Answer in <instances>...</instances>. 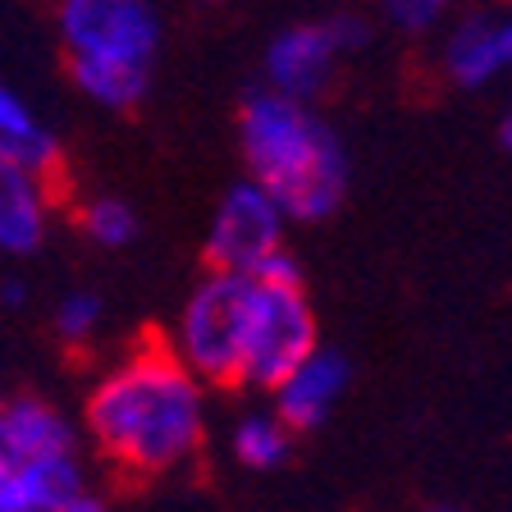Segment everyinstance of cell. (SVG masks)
Wrapping results in <instances>:
<instances>
[{
	"label": "cell",
	"mask_w": 512,
	"mask_h": 512,
	"mask_svg": "<svg viewBox=\"0 0 512 512\" xmlns=\"http://www.w3.org/2000/svg\"><path fill=\"white\" fill-rule=\"evenodd\" d=\"M55 215V179L0 156V252L28 256L46 243Z\"/></svg>",
	"instance_id": "9"
},
{
	"label": "cell",
	"mask_w": 512,
	"mask_h": 512,
	"mask_svg": "<svg viewBox=\"0 0 512 512\" xmlns=\"http://www.w3.org/2000/svg\"><path fill=\"white\" fill-rule=\"evenodd\" d=\"M439 69H444L448 83L476 87L494 83L499 74H508V55H503V32L494 14H467L448 28L444 46H439Z\"/></svg>",
	"instance_id": "11"
},
{
	"label": "cell",
	"mask_w": 512,
	"mask_h": 512,
	"mask_svg": "<svg viewBox=\"0 0 512 512\" xmlns=\"http://www.w3.org/2000/svg\"><path fill=\"white\" fill-rule=\"evenodd\" d=\"M426 512H462V508H426Z\"/></svg>",
	"instance_id": "24"
},
{
	"label": "cell",
	"mask_w": 512,
	"mask_h": 512,
	"mask_svg": "<svg viewBox=\"0 0 512 512\" xmlns=\"http://www.w3.org/2000/svg\"><path fill=\"white\" fill-rule=\"evenodd\" d=\"M101 330V298L96 293H64L55 302V334L64 343H87Z\"/></svg>",
	"instance_id": "16"
},
{
	"label": "cell",
	"mask_w": 512,
	"mask_h": 512,
	"mask_svg": "<svg viewBox=\"0 0 512 512\" xmlns=\"http://www.w3.org/2000/svg\"><path fill=\"white\" fill-rule=\"evenodd\" d=\"M87 435L124 476H170L206 444V384L170 343H138L96 380Z\"/></svg>",
	"instance_id": "1"
},
{
	"label": "cell",
	"mask_w": 512,
	"mask_h": 512,
	"mask_svg": "<svg viewBox=\"0 0 512 512\" xmlns=\"http://www.w3.org/2000/svg\"><path fill=\"white\" fill-rule=\"evenodd\" d=\"M60 512H106V508H101V503H96V499H92V494H87V490H83V494H78V499H69V503H64V508H60Z\"/></svg>",
	"instance_id": "18"
},
{
	"label": "cell",
	"mask_w": 512,
	"mask_h": 512,
	"mask_svg": "<svg viewBox=\"0 0 512 512\" xmlns=\"http://www.w3.org/2000/svg\"><path fill=\"white\" fill-rule=\"evenodd\" d=\"M252 279L229 270H206L192 284L179 320H174V357L202 384H238L243 371V334Z\"/></svg>",
	"instance_id": "5"
},
{
	"label": "cell",
	"mask_w": 512,
	"mask_h": 512,
	"mask_svg": "<svg viewBox=\"0 0 512 512\" xmlns=\"http://www.w3.org/2000/svg\"><path fill=\"white\" fill-rule=\"evenodd\" d=\"M288 234V215L261 183L243 179L215 202V215L206 224V266L229 275H261L266 261H275Z\"/></svg>",
	"instance_id": "6"
},
{
	"label": "cell",
	"mask_w": 512,
	"mask_h": 512,
	"mask_svg": "<svg viewBox=\"0 0 512 512\" xmlns=\"http://www.w3.org/2000/svg\"><path fill=\"white\" fill-rule=\"evenodd\" d=\"M0 293H5V302H10V307H23V298H28V288H23L19 279H10V284L0 288Z\"/></svg>",
	"instance_id": "20"
},
{
	"label": "cell",
	"mask_w": 512,
	"mask_h": 512,
	"mask_svg": "<svg viewBox=\"0 0 512 512\" xmlns=\"http://www.w3.org/2000/svg\"><path fill=\"white\" fill-rule=\"evenodd\" d=\"M238 147L247 179L275 197L288 224H320L339 211L348 192V156L311 101L261 87L238 115Z\"/></svg>",
	"instance_id": "2"
},
{
	"label": "cell",
	"mask_w": 512,
	"mask_h": 512,
	"mask_svg": "<svg viewBox=\"0 0 512 512\" xmlns=\"http://www.w3.org/2000/svg\"><path fill=\"white\" fill-rule=\"evenodd\" d=\"M343 389H348V362L330 348H311L270 394H275V416L298 435V430H316L330 421Z\"/></svg>",
	"instance_id": "8"
},
{
	"label": "cell",
	"mask_w": 512,
	"mask_h": 512,
	"mask_svg": "<svg viewBox=\"0 0 512 512\" xmlns=\"http://www.w3.org/2000/svg\"><path fill=\"white\" fill-rule=\"evenodd\" d=\"M366 46V23L357 14H334L316 23H293L266 46V87L293 101H316L330 87L343 55Z\"/></svg>",
	"instance_id": "7"
},
{
	"label": "cell",
	"mask_w": 512,
	"mask_h": 512,
	"mask_svg": "<svg viewBox=\"0 0 512 512\" xmlns=\"http://www.w3.org/2000/svg\"><path fill=\"white\" fill-rule=\"evenodd\" d=\"M78 229H83L87 243L106 247V252H119L138 238V211L124 202V197H87L78 206Z\"/></svg>",
	"instance_id": "15"
},
{
	"label": "cell",
	"mask_w": 512,
	"mask_h": 512,
	"mask_svg": "<svg viewBox=\"0 0 512 512\" xmlns=\"http://www.w3.org/2000/svg\"><path fill=\"white\" fill-rule=\"evenodd\" d=\"M55 37L64 69L92 106H142L165 37L151 0H60Z\"/></svg>",
	"instance_id": "3"
},
{
	"label": "cell",
	"mask_w": 512,
	"mask_h": 512,
	"mask_svg": "<svg viewBox=\"0 0 512 512\" xmlns=\"http://www.w3.org/2000/svg\"><path fill=\"white\" fill-rule=\"evenodd\" d=\"M0 421H5L10 458H23V453H74V426L46 398H10V403H0Z\"/></svg>",
	"instance_id": "13"
},
{
	"label": "cell",
	"mask_w": 512,
	"mask_h": 512,
	"mask_svg": "<svg viewBox=\"0 0 512 512\" xmlns=\"http://www.w3.org/2000/svg\"><path fill=\"white\" fill-rule=\"evenodd\" d=\"M83 494L74 453H23L0 467V512H60Z\"/></svg>",
	"instance_id": "10"
},
{
	"label": "cell",
	"mask_w": 512,
	"mask_h": 512,
	"mask_svg": "<svg viewBox=\"0 0 512 512\" xmlns=\"http://www.w3.org/2000/svg\"><path fill=\"white\" fill-rule=\"evenodd\" d=\"M0 156L46 179L60 174V138L28 106V96L14 92L10 83H0Z\"/></svg>",
	"instance_id": "12"
},
{
	"label": "cell",
	"mask_w": 512,
	"mask_h": 512,
	"mask_svg": "<svg viewBox=\"0 0 512 512\" xmlns=\"http://www.w3.org/2000/svg\"><path fill=\"white\" fill-rule=\"evenodd\" d=\"M384 19L403 32H430L435 23H444V14L453 10V0H380Z\"/></svg>",
	"instance_id": "17"
},
{
	"label": "cell",
	"mask_w": 512,
	"mask_h": 512,
	"mask_svg": "<svg viewBox=\"0 0 512 512\" xmlns=\"http://www.w3.org/2000/svg\"><path fill=\"white\" fill-rule=\"evenodd\" d=\"M229 448H234V458L243 462L247 471H275V467H284L288 453H293V430H288L275 412H252L234 426Z\"/></svg>",
	"instance_id": "14"
},
{
	"label": "cell",
	"mask_w": 512,
	"mask_h": 512,
	"mask_svg": "<svg viewBox=\"0 0 512 512\" xmlns=\"http://www.w3.org/2000/svg\"><path fill=\"white\" fill-rule=\"evenodd\" d=\"M499 32H503V55H508V69H512V5L508 14H499Z\"/></svg>",
	"instance_id": "19"
},
{
	"label": "cell",
	"mask_w": 512,
	"mask_h": 512,
	"mask_svg": "<svg viewBox=\"0 0 512 512\" xmlns=\"http://www.w3.org/2000/svg\"><path fill=\"white\" fill-rule=\"evenodd\" d=\"M10 462V444H5V421H0V467Z\"/></svg>",
	"instance_id": "21"
},
{
	"label": "cell",
	"mask_w": 512,
	"mask_h": 512,
	"mask_svg": "<svg viewBox=\"0 0 512 512\" xmlns=\"http://www.w3.org/2000/svg\"><path fill=\"white\" fill-rule=\"evenodd\" d=\"M503 147H508V151H512V115H508V119H503Z\"/></svg>",
	"instance_id": "22"
},
{
	"label": "cell",
	"mask_w": 512,
	"mask_h": 512,
	"mask_svg": "<svg viewBox=\"0 0 512 512\" xmlns=\"http://www.w3.org/2000/svg\"><path fill=\"white\" fill-rule=\"evenodd\" d=\"M197 5H206V10H215V5H229V0H197Z\"/></svg>",
	"instance_id": "23"
},
{
	"label": "cell",
	"mask_w": 512,
	"mask_h": 512,
	"mask_svg": "<svg viewBox=\"0 0 512 512\" xmlns=\"http://www.w3.org/2000/svg\"><path fill=\"white\" fill-rule=\"evenodd\" d=\"M311 348H320L316 311L307 302L298 261L288 252H279L275 261L261 266V275H252L238 384H252V389H266L270 394Z\"/></svg>",
	"instance_id": "4"
}]
</instances>
